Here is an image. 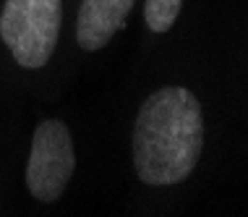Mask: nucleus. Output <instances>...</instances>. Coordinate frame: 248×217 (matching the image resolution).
I'll return each instance as SVG.
<instances>
[{
  "instance_id": "obj_3",
  "label": "nucleus",
  "mask_w": 248,
  "mask_h": 217,
  "mask_svg": "<svg viewBox=\"0 0 248 217\" xmlns=\"http://www.w3.org/2000/svg\"><path fill=\"white\" fill-rule=\"evenodd\" d=\"M76 170L71 131L63 120H45L31 139V154L26 162V186L37 201L60 199L71 175Z\"/></svg>"
},
{
  "instance_id": "obj_2",
  "label": "nucleus",
  "mask_w": 248,
  "mask_h": 217,
  "mask_svg": "<svg viewBox=\"0 0 248 217\" xmlns=\"http://www.w3.org/2000/svg\"><path fill=\"white\" fill-rule=\"evenodd\" d=\"M63 21V0H5L0 37L24 68H42L52 58Z\"/></svg>"
},
{
  "instance_id": "obj_1",
  "label": "nucleus",
  "mask_w": 248,
  "mask_h": 217,
  "mask_svg": "<svg viewBox=\"0 0 248 217\" xmlns=\"http://www.w3.org/2000/svg\"><path fill=\"white\" fill-rule=\"evenodd\" d=\"M204 149V113L186 86H162L144 100L133 123V165L146 186H175Z\"/></svg>"
},
{
  "instance_id": "obj_4",
  "label": "nucleus",
  "mask_w": 248,
  "mask_h": 217,
  "mask_svg": "<svg viewBox=\"0 0 248 217\" xmlns=\"http://www.w3.org/2000/svg\"><path fill=\"white\" fill-rule=\"evenodd\" d=\"M136 0H81L76 18V39L86 52L105 47L128 21Z\"/></svg>"
},
{
  "instance_id": "obj_5",
  "label": "nucleus",
  "mask_w": 248,
  "mask_h": 217,
  "mask_svg": "<svg viewBox=\"0 0 248 217\" xmlns=\"http://www.w3.org/2000/svg\"><path fill=\"white\" fill-rule=\"evenodd\" d=\"M180 5H183V0H146L144 18L149 24V29L157 32V34L170 32L175 18H178V13H180Z\"/></svg>"
}]
</instances>
